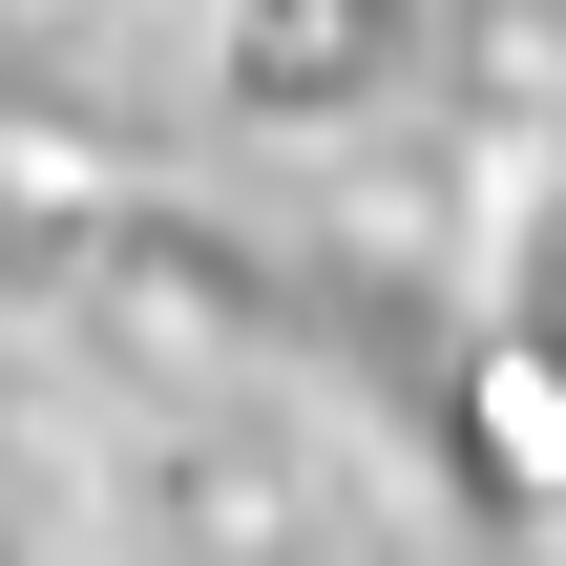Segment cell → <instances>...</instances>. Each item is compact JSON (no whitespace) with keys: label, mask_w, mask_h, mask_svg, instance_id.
I'll return each mask as SVG.
<instances>
[{"label":"cell","mask_w":566,"mask_h":566,"mask_svg":"<svg viewBox=\"0 0 566 566\" xmlns=\"http://www.w3.org/2000/svg\"><path fill=\"white\" fill-rule=\"evenodd\" d=\"M504 399H525V441H546V483H566V210H546V252H525V315H504Z\"/></svg>","instance_id":"obj_3"},{"label":"cell","mask_w":566,"mask_h":566,"mask_svg":"<svg viewBox=\"0 0 566 566\" xmlns=\"http://www.w3.org/2000/svg\"><path fill=\"white\" fill-rule=\"evenodd\" d=\"M0 566H566L504 357L0 168Z\"/></svg>","instance_id":"obj_1"},{"label":"cell","mask_w":566,"mask_h":566,"mask_svg":"<svg viewBox=\"0 0 566 566\" xmlns=\"http://www.w3.org/2000/svg\"><path fill=\"white\" fill-rule=\"evenodd\" d=\"M0 168L504 357L566 210V0H0Z\"/></svg>","instance_id":"obj_2"}]
</instances>
